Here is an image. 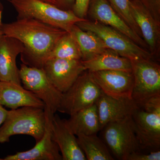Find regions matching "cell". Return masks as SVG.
<instances>
[{
	"mask_svg": "<svg viewBox=\"0 0 160 160\" xmlns=\"http://www.w3.org/2000/svg\"><path fill=\"white\" fill-rule=\"evenodd\" d=\"M3 35V34L2 31V29H1V28H0V37H1V36H2Z\"/></svg>",
	"mask_w": 160,
	"mask_h": 160,
	"instance_id": "32",
	"label": "cell"
},
{
	"mask_svg": "<svg viewBox=\"0 0 160 160\" xmlns=\"http://www.w3.org/2000/svg\"><path fill=\"white\" fill-rule=\"evenodd\" d=\"M21 82L25 89L32 92L53 113L59 106L62 93L56 88L43 68L21 64L19 69Z\"/></svg>",
	"mask_w": 160,
	"mask_h": 160,
	"instance_id": "8",
	"label": "cell"
},
{
	"mask_svg": "<svg viewBox=\"0 0 160 160\" xmlns=\"http://www.w3.org/2000/svg\"><path fill=\"white\" fill-rule=\"evenodd\" d=\"M89 13L96 21L110 26L143 47L147 44L115 11L108 0H90Z\"/></svg>",
	"mask_w": 160,
	"mask_h": 160,
	"instance_id": "13",
	"label": "cell"
},
{
	"mask_svg": "<svg viewBox=\"0 0 160 160\" xmlns=\"http://www.w3.org/2000/svg\"><path fill=\"white\" fill-rule=\"evenodd\" d=\"M82 57L77 42L70 32H67L58 41L47 60L52 59L82 60Z\"/></svg>",
	"mask_w": 160,
	"mask_h": 160,
	"instance_id": "23",
	"label": "cell"
},
{
	"mask_svg": "<svg viewBox=\"0 0 160 160\" xmlns=\"http://www.w3.org/2000/svg\"><path fill=\"white\" fill-rule=\"evenodd\" d=\"M82 61L86 70L89 72L104 70L132 71L131 60L110 49L91 59Z\"/></svg>",
	"mask_w": 160,
	"mask_h": 160,
	"instance_id": "20",
	"label": "cell"
},
{
	"mask_svg": "<svg viewBox=\"0 0 160 160\" xmlns=\"http://www.w3.org/2000/svg\"><path fill=\"white\" fill-rule=\"evenodd\" d=\"M2 10H0V26L2 24Z\"/></svg>",
	"mask_w": 160,
	"mask_h": 160,
	"instance_id": "31",
	"label": "cell"
},
{
	"mask_svg": "<svg viewBox=\"0 0 160 160\" xmlns=\"http://www.w3.org/2000/svg\"><path fill=\"white\" fill-rule=\"evenodd\" d=\"M3 160V159L1 158H0V160Z\"/></svg>",
	"mask_w": 160,
	"mask_h": 160,
	"instance_id": "33",
	"label": "cell"
},
{
	"mask_svg": "<svg viewBox=\"0 0 160 160\" xmlns=\"http://www.w3.org/2000/svg\"><path fill=\"white\" fill-rule=\"evenodd\" d=\"M112 7L122 19L138 34L142 36L137 24L132 17L130 8V0H108Z\"/></svg>",
	"mask_w": 160,
	"mask_h": 160,
	"instance_id": "24",
	"label": "cell"
},
{
	"mask_svg": "<svg viewBox=\"0 0 160 160\" xmlns=\"http://www.w3.org/2000/svg\"><path fill=\"white\" fill-rule=\"evenodd\" d=\"M132 118L141 150H159L160 112L146 111L138 107Z\"/></svg>",
	"mask_w": 160,
	"mask_h": 160,
	"instance_id": "9",
	"label": "cell"
},
{
	"mask_svg": "<svg viewBox=\"0 0 160 160\" xmlns=\"http://www.w3.org/2000/svg\"><path fill=\"white\" fill-rule=\"evenodd\" d=\"M24 49L17 39L4 35L0 37V81L22 85L16 60Z\"/></svg>",
	"mask_w": 160,
	"mask_h": 160,
	"instance_id": "14",
	"label": "cell"
},
{
	"mask_svg": "<svg viewBox=\"0 0 160 160\" xmlns=\"http://www.w3.org/2000/svg\"><path fill=\"white\" fill-rule=\"evenodd\" d=\"M52 138L57 144L62 160H86L77 138L66 126L64 119L54 113L51 122Z\"/></svg>",
	"mask_w": 160,
	"mask_h": 160,
	"instance_id": "15",
	"label": "cell"
},
{
	"mask_svg": "<svg viewBox=\"0 0 160 160\" xmlns=\"http://www.w3.org/2000/svg\"><path fill=\"white\" fill-rule=\"evenodd\" d=\"M0 28L3 35L19 40L24 46L21 53L23 64L43 68L56 44L67 32L31 18H17L3 23Z\"/></svg>",
	"mask_w": 160,
	"mask_h": 160,
	"instance_id": "1",
	"label": "cell"
},
{
	"mask_svg": "<svg viewBox=\"0 0 160 160\" xmlns=\"http://www.w3.org/2000/svg\"><path fill=\"white\" fill-rule=\"evenodd\" d=\"M102 130L104 142L118 159L126 160L132 152L141 151L132 115L108 123Z\"/></svg>",
	"mask_w": 160,
	"mask_h": 160,
	"instance_id": "5",
	"label": "cell"
},
{
	"mask_svg": "<svg viewBox=\"0 0 160 160\" xmlns=\"http://www.w3.org/2000/svg\"><path fill=\"white\" fill-rule=\"evenodd\" d=\"M160 151H151L149 152L141 151L132 152L128 156L126 160H160Z\"/></svg>",
	"mask_w": 160,
	"mask_h": 160,
	"instance_id": "25",
	"label": "cell"
},
{
	"mask_svg": "<svg viewBox=\"0 0 160 160\" xmlns=\"http://www.w3.org/2000/svg\"><path fill=\"white\" fill-rule=\"evenodd\" d=\"M18 13L17 18H31L67 32L78 22L86 20L78 17L72 10H64L41 0H6Z\"/></svg>",
	"mask_w": 160,
	"mask_h": 160,
	"instance_id": "3",
	"label": "cell"
},
{
	"mask_svg": "<svg viewBox=\"0 0 160 160\" xmlns=\"http://www.w3.org/2000/svg\"><path fill=\"white\" fill-rule=\"evenodd\" d=\"M69 32L79 46L82 61L91 59L109 49L96 34L91 32L84 31L76 24Z\"/></svg>",
	"mask_w": 160,
	"mask_h": 160,
	"instance_id": "21",
	"label": "cell"
},
{
	"mask_svg": "<svg viewBox=\"0 0 160 160\" xmlns=\"http://www.w3.org/2000/svg\"><path fill=\"white\" fill-rule=\"evenodd\" d=\"M75 0H61L62 9L65 10V8L70 6L72 8L74 5Z\"/></svg>",
	"mask_w": 160,
	"mask_h": 160,
	"instance_id": "29",
	"label": "cell"
},
{
	"mask_svg": "<svg viewBox=\"0 0 160 160\" xmlns=\"http://www.w3.org/2000/svg\"><path fill=\"white\" fill-rule=\"evenodd\" d=\"M102 93L89 72L84 71L72 86L62 93L58 111L72 115L95 104Z\"/></svg>",
	"mask_w": 160,
	"mask_h": 160,
	"instance_id": "7",
	"label": "cell"
},
{
	"mask_svg": "<svg viewBox=\"0 0 160 160\" xmlns=\"http://www.w3.org/2000/svg\"><path fill=\"white\" fill-rule=\"evenodd\" d=\"M78 143L88 160H114L108 147L97 134L77 136Z\"/></svg>",
	"mask_w": 160,
	"mask_h": 160,
	"instance_id": "22",
	"label": "cell"
},
{
	"mask_svg": "<svg viewBox=\"0 0 160 160\" xmlns=\"http://www.w3.org/2000/svg\"><path fill=\"white\" fill-rule=\"evenodd\" d=\"M8 110L0 105V127L2 125L7 116Z\"/></svg>",
	"mask_w": 160,
	"mask_h": 160,
	"instance_id": "28",
	"label": "cell"
},
{
	"mask_svg": "<svg viewBox=\"0 0 160 160\" xmlns=\"http://www.w3.org/2000/svg\"><path fill=\"white\" fill-rule=\"evenodd\" d=\"M95 104L102 129L108 123L131 115L138 107L132 98H116L103 92Z\"/></svg>",
	"mask_w": 160,
	"mask_h": 160,
	"instance_id": "16",
	"label": "cell"
},
{
	"mask_svg": "<svg viewBox=\"0 0 160 160\" xmlns=\"http://www.w3.org/2000/svg\"><path fill=\"white\" fill-rule=\"evenodd\" d=\"M76 25L84 31L91 32L96 34L102 40L108 49L131 61L151 59V53L110 26L97 21L91 22L86 19L78 22Z\"/></svg>",
	"mask_w": 160,
	"mask_h": 160,
	"instance_id": "4",
	"label": "cell"
},
{
	"mask_svg": "<svg viewBox=\"0 0 160 160\" xmlns=\"http://www.w3.org/2000/svg\"><path fill=\"white\" fill-rule=\"evenodd\" d=\"M131 62L133 76L132 98L141 108L149 100L160 96V66L151 59H143Z\"/></svg>",
	"mask_w": 160,
	"mask_h": 160,
	"instance_id": "6",
	"label": "cell"
},
{
	"mask_svg": "<svg viewBox=\"0 0 160 160\" xmlns=\"http://www.w3.org/2000/svg\"><path fill=\"white\" fill-rule=\"evenodd\" d=\"M89 72L103 93L116 98H132V71L104 70Z\"/></svg>",
	"mask_w": 160,
	"mask_h": 160,
	"instance_id": "10",
	"label": "cell"
},
{
	"mask_svg": "<svg viewBox=\"0 0 160 160\" xmlns=\"http://www.w3.org/2000/svg\"><path fill=\"white\" fill-rule=\"evenodd\" d=\"M130 8L132 17L137 24L152 53L155 52L159 40L158 26L151 11L137 0H130Z\"/></svg>",
	"mask_w": 160,
	"mask_h": 160,
	"instance_id": "18",
	"label": "cell"
},
{
	"mask_svg": "<svg viewBox=\"0 0 160 160\" xmlns=\"http://www.w3.org/2000/svg\"><path fill=\"white\" fill-rule=\"evenodd\" d=\"M149 8L150 10L159 9L160 0H137Z\"/></svg>",
	"mask_w": 160,
	"mask_h": 160,
	"instance_id": "27",
	"label": "cell"
},
{
	"mask_svg": "<svg viewBox=\"0 0 160 160\" xmlns=\"http://www.w3.org/2000/svg\"><path fill=\"white\" fill-rule=\"evenodd\" d=\"M45 108L24 106L8 110L7 116L0 127V143L9 142L16 135H27L38 142L43 137L46 126Z\"/></svg>",
	"mask_w": 160,
	"mask_h": 160,
	"instance_id": "2",
	"label": "cell"
},
{
	"mask_svg": "<svg viewBox=\"0 0 160 160\" xmlns=\"http://www.w3.org/2000/svg\"><path fill=\"white\" fill-rule=\"evenodd\" d=\"M43 69L52 85L62 93L86 71L82 60L49 59L44 64Z\"/></svg>",
	"mask_w": 160,
	"mask_h": 160,
	"instance_id": "11",
	"label": "cell"
},
{
	"mask_svg": "<svg viewBox=\"0 0 160 160\" xmlns=\"http://www.w3.org/2000/svg\"><path fill=\"white\" fill-rule=\"evenodd\" d=\"M64 121L69 130L76 136L97 134L102 130L96 104L81 109Z\"/></svg>",
	"mask_w": 160,
	"mask_h": 160,
	"instance_id": "19",
	"label": "cell"
},
{
	"mask_svg": "<svg viewBox=\"0 0 160 160\" xmlns=\"http://www.w3.org/2000/svg\"><path fill=\"white\" fill-rule=\"evenodd\" d=\"M41 1L54 5V6L58 7V8L62 9L61 0H41Z\"/></svg>",
	"mask_w": 160,
	"mask_h": 160,
	"instance_id": "30",
	"label": "cell"
},
{
	"mask_svg": "<svg viewBox=\"0 0 160 160\" xmlns=\"http://www.w3.org/2000/svg\"><path fill=\"white\" fill-rule=\"evenodd\" d=\"M90 0H75L72 10L74 14L81 18H84L87 13Z\"/></svg>",
	"mask_w": 160,
	"mask_h": 160,
	"instance_id": "26",
	"label": "cell"
},
{
	"mask_svg": "<svg viewBox=\"0 0 160 160\" xmlns=\"http://www.w3.org/2000/svg\"><path fill=\"white\" fill-rule=\"evenodd\" d=\"M0 105L15 109L32 106L43 108L45 104L31 92L22 85L0 81Z\"/></svg>",
	"mask_w": 160,
	"mask_h": 160,
	"instance_id": "17",
	"label": "cell"
},
{
	"mask_svg": "<svg viewBox=\"0 0 160 160\" xmlns=\"http://www.w3.org/2000/svg\"><path fill=\"white\" fill-rule=\"evenodd\" d=\"M45 110L46 119V129L42 138L31 149L7 156L3 160H62L57 144L52 139V136L51 122L54 113L46 107Z\"/></svg>",
	"mask_w": 160,
	"mask_h": 160,
	"instance_id": "12",
	"label": "cell"
}]
</instances>
